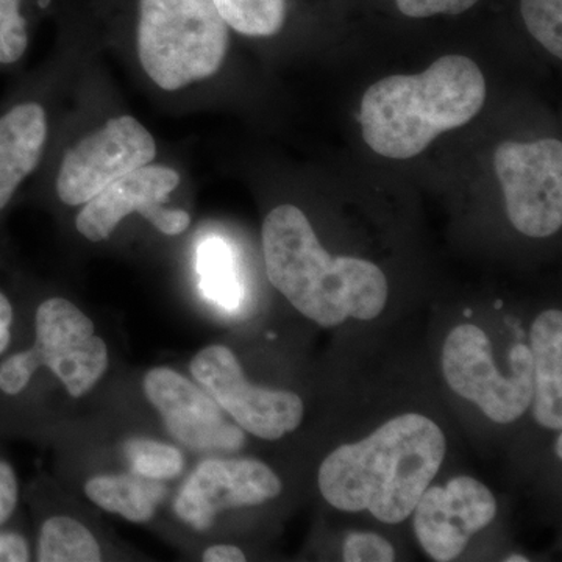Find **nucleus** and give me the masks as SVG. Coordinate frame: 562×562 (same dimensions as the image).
Returning <instances> with one entry per match:
<instances>
[{
	"label": "nucleus",
	"mask_w": 562,
	"mask_h": 562,
	"mask_svg": "<svg viewBox=\"0 0 562 562\" xmlns=\"http://www.w3.org/2000/svg\"><path fill=\"white\" fill-rule=\"evenodd\" d=\"M446 450V436L430 417H394L322 461V497L339 512H369L380 522L401 524L438 475Z\"/></svg>",
	"instance_id": "nucleus-1"
},
{
	"label": "nucleus",
	"mask_w": 562,
	"mask_h": 562,
	"mask_svg": "<svg viewBox=\"0 0 562 562\" xmlns=\"http://www.w3.org/2000/svg\"><path fill=\"white\" fill-rule=\"evenodd\" d=\"M261 235L269 281L310 321L331 328L382 314L390 294L382 269L361 258H331L297 206L273 209Z\"/></svg>",
	"instance_id": "nucleus-2"
},
{
	"label": "nucleus",
	"mask_w": 562,
	"mask_h": 562,
	"mask_svg": "<svg viewBox=\"0 0 562 562\" xmlns=\"http://www.w3.org/2000/svg\"><path fill=\"white\" fill-rule=\"evenodd\" d=\"M486 101L482 69L464 55H443L416 76H391L362 95V138L375 154L408 160L469 124Z\"/></svg>",
	"instance_id": "nucleus-3"
},
{
	"label": "nucleus",
	"mask_w": 562,
	"mask_h": 562,
	"mask_svg": "<svg viewBox=\"0 0 562 562\" xmlns=\"http://www.w3.org/2000/svg\"><path fill=\"white\" fill-rule=\"evenodd\" d=\"M131 9L144 72L160 90L210 79L231 47V29L213 0H121Z\"/></svg>",
	"instance_id": "nucleus-4"
},
{
	"label": "nucleus",
	"mask_w": 562,
	"mask_h": 562,
	"mask_svg": "<svg viewBox=\"0 0 562 562\" xmlns=\"http://www.w3.org/2000/svg\"><path fill=\"white\" fill-rule=\"evenodd\" d=\"M41 366L49 368L72 397H83L109 368L105 342L90 317L66 299L54 297L36 310V339L31 350L0 366V391L20 394Z\"/></svg>",
	"instance_id": "nucleus-5"
},
{
	"label": "nucleus",
	"mask_w": 562,
	"mask_h": 562,
	"mask_svg": "<svg viewBox=\"0 0 562 562\" xmlns=\"http://www.w3.org/2000/svg\"><path fill=\"white\" fill-rule=\"evenodd\" d=\"M509 375L494 362L491 339L472 324L458 325L442 349V372L454 394L475 403L492 422L512 424L532 401L530 347L516 344L509 351Z\"/></svg>",
	"instance_id": "nucleus-6"
},
{
	"label": "nucleus",
	"mask_w": 562,
	"mask_h": 562,
	"mask_svg": "<svg viewBox=\"0 0 562 562\" xmlns=\"http://www.w3.org/2000/svg\"><path fill=\"white\" fill-rule=\"evenodd\" d=\"M506 214L517 232L549 238L562 225V144L560 139L532 143L505 140L494 154Z\"/></svg>",
	"instance_id": "nucleus-7"
},
{
	"label": "nucleus",
	"mask_w": 562,
	"mask_h": 562,
	"mask_svg": "<svg viewBox=\"0 0 562 562\" xmlns=\"http://www.w3.org/2000/svg\"><path fill=\"white\" fill-rule=\"evenodd\" d=\"M157 143L138 120L128 114L111 117L98 131L74 144L57 173L58 199L80 206L125 173L150 165Z\"/></svg>",
	"instance_id": "nucleus-8"
},
{
	"label": "nucleus",
	"mask_w": 562,
	"mask_h": 562,
	"mask_svg": "<svg viewBox=\"0 0 562 562\" xmlns=\"http://www.w3.org/2000/svg\"><path fill=\"white\" fill-rule=\"evenodd\" d=\"M191 373L238 427L265 441L297 430L305 414L302 398L290 391L254 386L228 347L210 346L191 361Z\"/></svg>",
	"instance_id": "nucleus-9"
},
{
	"label": "nucleus",
	"mask_w": 562,
	"mask_h": 562,
	"mask_svg": "<svg viewBox=\"0 0 562 562\" xmlns=\"http://www.w3.org/2000/svg\"><path fill=\"white\" fill-rule=\"evenodd\" d=\"M179 184L180 173L168 166L150 162L125 173L81 205L77 231L88 241H105L128 214L139 213L162 235H180L190 227V214L161 205Z\"/></svg>",
	"instance_id": "nucleus-10"
},
{
	"label": "nucleus",
	"mask_w": 562,
	"mask_h": 562,
	"mask_svg": "<svg viewBox=\"0 0 562 562\" xmlns=\"http://www.w3.org/2000/svg\"><path fill=\"white\" fill-rule=\"evenodd\" d=\"M414 532L432 561L457 560L476 532L494 522L497 502L482 482L458 476L427 487L414 508Z\"/></svg>",
	"instance_id": "nucleus-11"
},
{
	"label": "nucleus",
	"mask_w": 562,
	"mask_h": 562,
	"mask_svg": "<svg viewBox=\"0 0 562 562\" xmlns=\"http://www.w3.org/2000/svg\"><path fill=\"white\" fill-rule=\"evenodd\" d=\"M281 482L257 460H206L191 473L173 503V512L195 530H209L217 514L261 505L279 497Z\"/></svg>",
	"instance_id": "nucleus-12"
},
{
	"label": "nucleus",
	"mask_w": 562,
	"mask_h": 562,
	"mask_svg": "<svg viewBox=\"0 0 562 562\" xmlns=\"http://www.w3.org/2000/svg\"><path fill=\"white\" fill-rule=\"evenodd\" d=\"M144 392L161 414L169 435L198 450L241 449V427L228 424L211 395L168 368H155L144 376Z\"/></svg>",
	"instance_id": "nucleus-13"
},
{
	"label": "nucleus",
	"mask_w": 562,
	"mask_h": 562,
	"mask_svg": "<svg viewBox=\"0 0 562 562\" xmlns=\"http://www.w3.org/2000/svg\"><path fill=\"white\" fill-rule=\"evenodd\" d=\"M47 135V114L40 103H20L0 116V211L38 168Z\"/></svg>",
	"instance_id": "nucleus-14"
},
{
	"label": "nucleus",
	"mask_w": 562,
	"mask_h": 562,
	"mask_svg": "<svg viewBox=\"0 0 562 562\" xmlns=\"http://www.w3.org/2000/svg\"><path fill=\"white\" fill-rule=\"evenodd\" d=\"M532 414L543 428H562V313L547 310L532 322Z\"/></svg>",
	"instance_id": "nucleus-15"
},
{
	"label": "nucleus",
	"mask_w": 562,
	"mask_h": 562,
	"mask_svg": "<svg viewBox=\"0 0 562 562\" xmlns=\"http://www.w3.org/2000/svg\"><path fill=\"white\" fill-rule=\"evenodd\" d=\"M85 494L105 512L120 514L131 522H147L155 514L154 495L133 476H94L85 486Z\"/></svg>",
	"instance_id": "nucleus-16"
},
{
	"label": "nucleus",
	"mask_w": 562,
	"mask_h": 562,
	"mask_svg": "<svg viewBox=\"0 0 562 562\" xmlns=\"http://www.w3.org/2000/svg\"><path fill=\"white\" fill-rule=\"evenodd\" d=\"M231 31L247 38H272L286 27L291 0H213Z\"/></svg>",
	"instance_id": "nucleus-17"
},
{
	"label": "nucleus",
	"mask_w": 562,
	"mask_h": 562,
	"mask_svg": "<svg viewBox=\"0 0 562 562\" xmlns=\"http://www.w3.org/2000/svg\"><path fill=\"white\" fill-rule=\"evenodd\" d=\"M101 547L83 525L70 517H52L41 528L40 562H99Z\"/></svg>",
	"instance_id": "nucleus-18"
},
{
	"label": "nucleus",
	"mask_w": 562,
	"mask_h": 562,
	"mask_svg": "<svg viewBox=\"0 0 562 562\" xmlns=\"http://www.w3.org/2000/svg\"><path fill=\"white\" fill-rule=\"evenodd\" d=\"M199 272L205 294L225 308L239 302V284L233 271L231 249L221 239H210L199 249Z\"/></svg>",
	"instance_id": "nucleus-19"
},
{
	"label": "nucleus",
	"mask_w": 562,
	"mask_h": 562,
	"mask_svg": "<svg viewBox=\"0 0 562 562\" xmlns=\"http://www.w3.org/2000/svg\"><path fill=\"white\" fill-rule=\"evenodd\" d=\"M519 13L532 38L562 58V0H519Z\"/></svg>",
	"instance_id": "nucleus-20"
},
{
	"label": "nucleus",
	"mask_w": 562,
	"mask_h": 562,
	"mask_svg": "<svg viewBox=\"0 0 562 562\" xmlns=\"http://www.w3.org/2000/svg\"><path fill=\"white\" fill-rule=\"evenodd\" d=\"M133 471L144 479H176L183 469V457L176 447L166 443L133 439L125 446Z\"/></svg>",
	"instance_id": "nucleus-21"
},
{
	"label": "nucleus",
	"mask_w": 562,
	"mask_h": 562,
	"mask_svg": "<svg viewBox=\"0 0 562 562\" xmlns=\"http://www.w3.org/2000/svg\"><path fill=\"white\" fill-rule=\"evenodd\" d=\"M31 0H0V65H13L29 47V18L25 7Z\"/></svg>",
	"instance_id": "nucleus-22"
},
{
	"label": "nucleus",
	"mask_w": 562,
	"mask_h": 562,
	"mask_svg": "<svg viewBox=\"0 0 562 562\" xmlns=\"http://www.w3.org/2000/svg\"><path fill=\"white\" fill-rule=\"evenodd\" d=\"M482 0H392V5L408 20H430L435 16H460Z\"/></svg>",
	"instance_id": "nucleus-23"
},
{
	"label": "nucleus",
	"mask_w": 562,
	"mask_h": 562,
	"mask_svg": "<svg viewBox=\"0 0 562 562\" xmlns=\"http://www.w3.org/2000/svg\"><path fill=\"white\" fill-rule=\"evenodd\" d=\"M342 558L346 562H392L395 550L375 532H351L344 542Z\"/></svg>",
	"instance_id": "nucleus-24"
},
{
	"label": "nucleus",
	"mask_w": 562,
	"mask_h": 562,
	"mask_svg": "<svg viewBox=\"0 0 562 562\" xmlns=\"http://www.w3.org/2000/svg\"><path fill=\"white\" fill-rule=\"evenodd\" d=\"M18 505V482L13 469L0 461V525L5 524Z\"/></svg>",
	"instance_id": "nucleus-25"
},
{
	"label": "nucleus",
	"mask_w": 562,
	"mask_h": 562,
	"mask_svg": "<svg viewBox=\"0 0 562 562\" xmlns=\"http://www.w3.org/2000/svg\"><path fill=\"white\" fill-rule=\"evenodd\" d=\"M29 561V547L20 535H0V562Z\"/></svg>",
	"instance_id": "nucleus-26"
},
{
	"label": "nucleus",
	"mask_w": 562,
	"mask_h": 562,
	"mask_svg": "<svg viewBox=\"0 0 562 562\" xmlns=\"http://www.w3.org/2000/svg\"><path fill=\"white\" fill-rule=\"evenodd\" d=\"M203 561L205 562H243L246 561V554L241 549L228 543L222 546H213L205 550L203 553Z\"/></svg>",
	"instance_id": "nucleus-27"
},
{
	"label": "nucleus",
	"mask_w": 562,
	"mask_h": 562,
	"mask_svg": "<svg viewBox=\"0 0 562 562\" xmlns=\"http://www.w3.org/2000/svg\"><path fill=\"white\" fill-rule=\"evenodd\" d=\"M13 321V308L5 295L0 294V355L7 350L11 341L10 325Z\"/></svg>",
	"instance_id": "nucleus-28"
},
{
	"label": "nucleus",
	"mask_w": 562,
	"mask_h": 562,
	"mask_svg": "<svg viewBox=\"0 0 562 562\" xmlns=\"http://www.w3.org/2000/svg\"><path fill=\"white\" fill-rule=\"evenodd\" d=\"M554 454H557L558 460L562 458V435L558 432L557 441H554Z\"/></svg>",
	"instance_id": "nucleus-29"
},
{
	"label": "nucleus",
	"mask_w": 562,
	"mask_h": 562,
	"mask_svg": "<svg viewBox=\"0 0 562 562\" xmlns=\"http://www.w3.org/2000/svg\"><path fill=\"white\" fill-rule=\"evenodd\" d=\"M506 562H528V558L522 554H512V557L505 558Z\"/></svg>",
	"instance_id": "nucleus-30"
}]
</instances>
